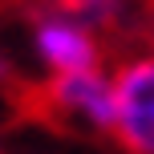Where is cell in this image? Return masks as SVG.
<instances>
[{"label": "cell", "mask_w": 154, "mask_h": 154, "mask_svg": "<svg viewBox=\"0 0 154 154\" xmlns=\"http://www.w3.org/2000/svg\"><path fill=\"white\" fill-rule=\"evenodd\" d=\"M37 4H45V12H65V16H73V20L89 24L97 32V29L118 24L126 0H37Z\"/></svg>", "instance_id": "277c9868"}, {"label": "cell", "mask_w": 154, "mask_h": 154, "mask_svg": "<svg viewBox=\"0 0 154 154\" xmlns=\"http://www.w3.org/2000/svg\"><path fill=\"white\" fill-rule=\"evenodd\" d=\"M0 81H8V65H4V57H0Z\"/></svg>", "instance_id": "5b68a950"}, {"label": "cell", "mask_w": 154, "mask_h": 154, "mask_svg": "<svg viewBox=\"0 0 154 154\" xmlns=\"http://www.w3.org/2000/svg\"><path fill=\"white\" fill-rule=\"evenodd\" d=\"M32 45H37V57L49 65L53 77L101 69L97 32L89 24L73 20V16H65V12H41L32 20Z\"/></svg>", "instance_id": "3957f363"}, {"label": "cell", "mask_w": 154, "mask_h": 154, "mask_svg": "<svg viewBox=\"0 0 154 154\" xmlns=\"http://www.w3.org/2000/svg\"><path fill=\"white\" fill-rule=\"evenodd\" d=\"M114 138L130 154H154V53L130 57L114 73Z\"/></svg>", "instance_id": "6da1fadb"}, {"label": "cell", "mask_w": 154, "mask_h": 154, "mask_svg": "<svg viewBox=\"0 0 154 154\" xmlns=\"http://www.w3.org/2000/svg\"><path fill=\"white\" fill-rule=\"evenodd\" d=\"M41 106L49 114L65 118L73 126H89V130H106L114 134V77H106L101 69L89 73H65L41 89Z\"/></svg>", "instance_id": "7a4b0ae2"}]
</instances>
